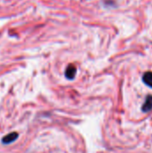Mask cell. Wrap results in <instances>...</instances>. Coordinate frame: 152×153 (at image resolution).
Returning <instances> with one entry per match:
<instances>
[{"mask_svg": "<svg viewBox=\"0 0 152 153\" xmlns=\"http://www.w3.org/2000/svg\"><path fill=\"white\" fill-rule=\"evenodd\" d=\"M142 110L145 113L152 110V95H148L145 99L144 104L142 105Z\"/></svg>", "mask_w": 152, "mask_h": 153, "instance_id": "7a4b0ae2", "label": "cell"}, {"mask_svg": "<svg viewBox=\"0 0 152 153\" xmlns=\"http://www.w3.org/2000/svg\"><path fill=\"white\" fill-rule=\"evenodd\" d=\"M142 81L147 86L152 88V72L144 73V74L142 76Z\"/></svg>", "mask_w": 152, "mask_h": 153, "instance_id": "277c9868", "label": "cell"}, {"mask_svg": "<svg viewBox=\"0 0 152 153\" xmlns=\"http://www.w3.org/2000/svg\"><path fill=\"white\" fill-rule=\"evenodd\" d=\"M76 72H77L76 67H75L73 65H69L67 66L66 70H65V77H66L68 80H73V79L75 77Z\"/></svg>", "mask_w": 152, "mask_h": 153, "instance_id": "6da1fadb", "label": "cell"}, {"mask_svg": "<svg viewBox=\"0 0 152 153\" xmlns=\"http://www.w3.org/2000/svg\"><path fill=\"white\" fill-rule=\"evenodd\" d=\"M17 138H18V134L13 132V133H11V134L5 135L3 138L2 142H3L4 144H9V143H12L13 142H14Z\"/></svg>", "mask_w": 152, "mask_h": 153, "instance_id": "3957f363", "label": "cell"}]
</instances>
